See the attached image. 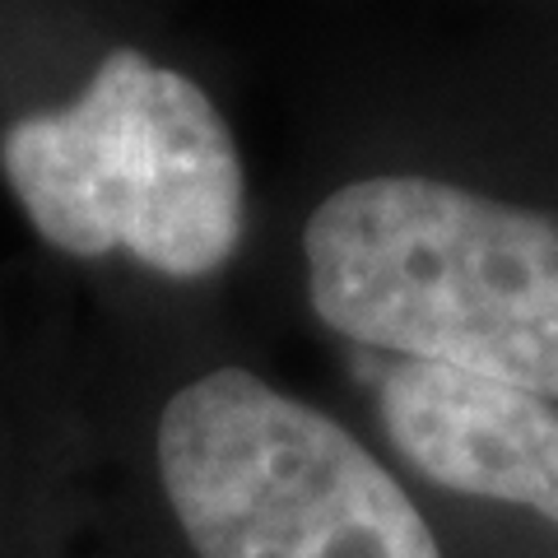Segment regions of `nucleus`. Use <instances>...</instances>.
Here are the masks:
<instances>
[{"label": "nucleus", "instance_id": "2", "mask_svg": "<svg viewBox=\"0 0 558 558\" xmlns=\"http://www.w3.org/2000/svg\"><path fill=\"white\" fill-rule=\"evenodd\" d=\"M108 558H461L368 428L149 307Z\"/></svg>", "mask_w": 558, "mask_h": 558}, {"label": "nucleus", "instance_id": "3", "mask_svg": "<svg viewBox=\"0 0 558 558\" xmlns=\"http://www.w3.org/2000/svg\"><path fill=\"white\" fill-rule=\"evenodd\" d=\"M461 558H558V400L368 363V424Z\"/></svg>", "mask_w": 558, "mask_h": 558}, {"label": "nucleus", "instance_id": "1", "mask_svg": "<svg viewBox=\"0 0 558 558\" xmlns=\"http://www.w3.org/2000/svg\"><path fill=\"white\" fill-rule=\"evenodd\" d=\"M293 279L359 359L558 400V102L539 135L344 159L299 209Z\"/></svg>", "mask_w": 558, "mask_h": 558}]
</instances>
